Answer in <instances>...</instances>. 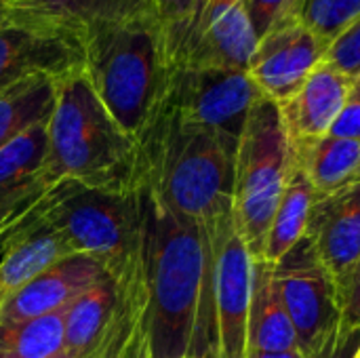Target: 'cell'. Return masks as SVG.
<instances>
[{"label":"cell","instance_id":"6da1fadb","mask_svg":"<svg viewBox=\"0 0 360 358\" xmlns=\"http://www.w3.org/2000/svg\"><path fill=\"white\" fill-rule=\"evenodd\" d=\"M137 190L150 358H192L209 268L207 228L169 209L148 188Z\"/></svg>","mask_w":360,"mask_h":358},{"label":"cell","instance_id":"7a4b0ae2","mask_svg":"<svg viewBox=\"0 0 360 358\" xmlns=\"http://www.w3.org/2000/svg\"><path fill=\"white\" fill-rule=\"evenodd\" d=\"M236 150L238 143L181 120L162 99L137 135V188L188 219L211 224L232 211Z\"/></svg>","mask_w":360,"mask_h":358},{"label":"cell","instance_id":"3957f363","mask_svg":"<svg viewBox=\"0 0 360 358\" xmlns=\"http://www.w3.org/2000/svg\"><path fill=\"white\" fill-rule=\"evenodd\" d=\"M80 40L84 78L114 120L137 139L173 74L156 11L89 25Z\"/></svg>","mask_w":360,"mask_h":358},{"label":"cell","instance_id":"277c9868","mask_svg":"<svg viewBox=\"0 0 360 358\" xmlns=\"http://www.w3.org/2000/svg\"><path fill=\"white\" fill-rule=\"evenodd\" d=\"M63 179L101 190H137V139L105 110L82 70L57 78L46 120L40 181L51 188Z\"/></svg>","mask_w":360,"mask_h":358},{"label":"cell","instance_id":"5b68a950","mask_svg":"<svg viewBox=\"0 0 360 358\" xmlns=\"http://www.w3.org/2000/svg\"><path fill=\"white\" fill-rule=\"evenodd\" d=\"M40 222L72 255L95 260L114 281L141 272L139 190H101L63 179L49 188Z\"/></svg>","mask_w":360,"mask_h":358},{"label":"cell","instance_id":"8992f818","mask_svg":"<svg viewBox=\"0 0 360 358\" xmlns=\"http://www.w3.org/2000/svg\"><path fill=\"white\" fill-rule=\"evenodd\" d=\"M293 154L278 106L262 97L245 122L234 167L232 217L251 260H262Z\"/></svg>","mask_w":360,"mask_h":358},{"label":"cell","instance_id":"52a82bcc","mask_svg":"<svg viewBox=\"0 0 360 358\" xmlns=\"http://www.w3.org/2000/svg\"><path fill=\"white\" fill-rule=\"evenodd\" d=\"M202 226L209 236V268L192 358H247L253 260L234 228L232 211Z\"/></svg>","mask_w":360,"mask_h":358},{"label":"cell","instance_id":"ba28073f","mask_svg":"<svg viewBox=\"0 0 360 358\" xmlns=\"http://www.w3.org/2000/svg\"><path fill=\"white\" fill-rule=\"evenodd\" d=\"M264 97L249 72L219 68H177L165 101L190 124L240 141L251 108Z\"/></svg>","mask_w":360,"mask_h":358},{"label":"cell","instance_id":"9c48e42d","mask_svg":"<svg viewBox=\"0 0 360 358\" xmlns=\"http://www.w3.org/2000/svg\"><path fill=\"white\" fill-rule=\"evenodd\" d=\"M274 285L295 329L297 348L310 358L342 323V300L308 236L274 264Z\"/></svg>","mask_w":360,"mask_h":358},{"label":"cell","instance_id":"30bf717a","mask_svg":"<svg viewBox=\"0 0 360 358\" xmlns=\"http://www.w3.org/2000/svg\"><path fill=\"white\" fill-rule=\"evenodd\" d=\"M78 70L82 40L76 30L0 6V93L34 76L63 78Z\"/></svg>","mask_w":360,"mask_h":358},{"label":"cell","instance_id":"8fae6325","mask_svg":"<svg viewBox=\"0 0 360 358\" xmlns=\"http://www.w3.org/2000/svg\"><path fill=\"white\" fill-rule=\"evenodd\" d=\"M329 44L319 38L300 17L272 27L255 46L249 76L276 106L293 97L312 70L327 59Z\"/></svg>","mask_w":360,"mask_h":358},{"label":"cell","instance_id":"7c38bea8","mask_svg":"<svg viewBox=\"0 0 360 358\" xmlns=\"http://www.w3.org/2000/svg\"><path fill=\"white\" fill-rule=\"evenodd\" d=\"M306 236L331 274L344 306L346 289L360 260V186L316 198Z\"/></svg>","mask_w":360,"mask_h":358},{"label":"cell","instance_id":"4fadbf2b","mask_svg":"<svg viewBox=\"0 0 360 358\" xmlns=\"http://www.w3.org/2000/svg\"><path fill=\"white\" fill-rule=\"evenodd\" d=\"M352 78L331 65L319 63L300 91L278 103L291 150H300L329 135L338 116L350 101Z\"/></svg>","mask_w":360,"mask_h":358},{"label":"cell","instance_id":"5bb4252c","mask_svg":"<svg viewBox=\"0 0 360 358\" xmlns=\"http://www.w3.org/2000/svg\"><path fill=\"white\" fill-rule=\"evenodd\" d=\"M257 38L243 0H209L179 68L249 70Z\"/></svg>","mask_w":360,"mask_h":358},{"label":"cell","instance_id":"9a60e30c","mask_svg":"<svg viewBox=\"0 0 360 358\" xmlns=\"http://www.w3.org/2000/svg\"><path fill=\"white\" fill-rule=\"evenodd\" d=\"M103 274L105 270L95 260L82 255L65 257L38 274L0 306V325H13L65 310Z\"/></svg>","mask_w":360,"mask_h":358},{"label":"cell","instance_id":"2e32d148","mask_svg":"<svg viewBox=\"0 0 360 358\" xmlns=\"http://www.w3.org/2000/svg\"><path fill=\"white\" fill-rule=\"evenodd\" d=\"M249 352L297 350V335L274 285V264L251 262V302H249ZM247 352V354H249Z\"/></svg>","mask_w":360,"mask_h":358},{"label":"cell","instance_id":"e0dca14e","mask_svg":"<svg viewBox=\"0 0 360 358\" xmlns=\"http://www.w3.org/2000/svg\"><path fill=\"white\" fill-rule=\"evenodd\" d=\"M72 257L61 236L40 219L19 232L0 253V306L57 262Z\"/></svg>","mask_w":360,"mask_h":358},{"label":"cell","instance_id":"ac0fdd59","mask_svg":"<svg viewBox=\"0 0 360 358\" xmlns=\"http://www.w3.org/2000/svg\"><path fill=\"white\" fill-rule=\"evenodd\" d=\"M295 165L308 177L314 196L325 198L360 186V141L327 135L310 146L291 150Z\"/></svg>","mask_w":360,"mask_h":358},{"label":"cell","instance_id":"d6986e66","mask_svg":"<svg viewBox=\"0 0 360 358\" xmlns=\"http://www.w3.org/2000/svg\"><path fill=\"white\" fill-rule=\"evenodd\" d=\"M4 8L27 17L55 21L80 34L84 27L95 23L154 11V0H15Z\"/></svg>","mask_w":360,"mask_h":358},{"label":"cell","instance_id":"ffe728a7","mask_svg":"<svg viewBox=\"0 0 360 358\" xmlns=\"http://www.w3.org/2000/svg\"><path fill=\"white\" fill-rule=\"evenodd\" d=\"M314 200H316V196H314V190H312L308 177L293 160L283 198L278 203V209L274 213V219H272V226L268 232V241H266L262 260L276 264L289 249H293L306 236Z\"/></svg>","mask_w":360,"mask_h":358},{"label":"cell","instance_id":"44dd1931","mask_svg":"<svg viewBox=\"0 0 360 358\" xmlns=\"http://www.w3.org/2000/svg\"><path fill=\"white\" fill-rule=\"evenodd\" d=\"M57 95V78L34 76L0 93V148L49 120Z\"/></svg>","mask_w":360,"mask_h":358},{"label":"cell","instance_id":"7402d4cb","mask_svg":"<svg viewBox=\"0 0 360 358\" xmlns=\"http://www.w3.org/2000/svg\"><path fill=\"white\" fill-rule=\"evenodd\" d=\"M65 310L0 325V358H68Z\"/></svg>","mask_w":360,"mask_h":358},{"label":"cell","instance_id":"603a6c76","mask_svg":"<svg viewBox=\"0 0 360 358\" xmlns=\"http://www.w3.org/2000/svg\"><path fill=\"white\" fill-rule=\"evenodd\" d=\"M46 158V120L34 124L0 148V194L23 190L40 181ZM44 186V184H42Z\"/></svg>","mask_w":360,"mask_h":358},{"label":"cell","instance_id":"cb8c5ba5","mask_svg":"<svg viewBox=\"0 0 360 358\" xmlns=\"http://www.w3.org/2000/svg\"><path fill=\"white\" fill-rule=\"evenodd\" d=\"M207 2L209 0H154L171 70H177L184 63Z\"/></svg>","mask_w":360,"mask_h":358},{"label":"cell","instance_id":"d4e9b609","mask_svg":"<svg viewBox=\"0 0 360 358\" xmlns=\"http://www.w3.org/2000/svg\"><path fill=\"white\" fill-rule=\"evenodd\" d=\"M49 188L42 184L0 194V253L19 232L40 219Z\"/></svg>","mask_w":360,"mask_h":358},{"label":"cell","instance_id":"484cf974","mask_svg":"<svg viewBox=\"0 0 360 358\" xmlns=\"http://www.w3.org/2000/svg\"><path fill=\"white\" fill-rule=\"evenodd\" d=\"M300 19L331 46L360 19V0H304Z\"/></svg>","mask_w":360,"mask_h":358},{"label":"cell","instance_id":"4316f807","mask_svg":"<svg viewBox=\"0 0 360 358\" xmlns=\"http://www.w3.org/2000/svg\"><path fill=\"white\" fill-rule=\"evenodd\" d=\"M257 42L278 23L300 17L304 0H243Z\"/></svg>","mask_w":360,"mask_h":358},{"label":"cell","instance_id":"83f0119b","mask_svg":"<svg viewBox=\"0 0 360 358\" xmlns=\"http://www.w3.org/2000/svg\"><path fill=\"white\" fill-rule=\"evenodd\" d=\"M327 61L344 72L348 78H356L360 74V19H356L331 46L327 53Z\"/></svg>","mask_w":360,"mask_h":358},{"label":"cell","instance_id":"f1b7e54d","mask_svg":"<svg viewBox=\"0 0 360 358\" xmlns=\"http://www.w3.org/2000/svg\"><path fill=\"white\" fill-rule=\"evenodd\" d=\"M359 352L360 327H348L342 321L310 358H356Z\"/></svg>","mask_w":360,"mask_h":358},{"label":"cell","instance_id":"f546056e","mask_svg":"<svg viewBox=\"0 0 360 358\" xmlns=\"http://www.w3.org/2000/svg\"><path fill=\"white\" fill-rule=\"evenodd\" d=\"M329 135L359 139L360 141V101H348L346 103V108L338 116L335 124L331 127Z\"/></svg>","mask_w":360,"mask_h":358},{"label":"cell","instance_id":"4dcf8cb0","mask_svg":"<svg viewBox=\"0 0 360 358\" xmlns=\"http://www.w3.org/2000/svg\"><path fill=\"white\" fill-rule=\"evenodd\" d=\"M342 321L348 327H360V260L352 272L350 285L344 295V306H342Z\"/></svg>","mask_w":360,"mask_h":358},{"label":"cell","instance_id":"1f68e13d","mask_svg":"<svg viewBox=\"0 0 360 358\" xmlns=\"http://www.w3.org/2000/svg\"><path fill=\"white\" fill-rule=\"evenodd\" d=\"M122 358H150V346H148V329L143 327L139 331V335L133 340V344L129 346V350L124 352Z\"/></svg>","mask_w":360,"mask_h":358},{"label":"cell","instance_id":"d6a6232c","mask_svg":"<svg viewBox=\"0 0 360 358\" xmlns=\"http://www.w3.org/2000/svg\"><path fill=\"white\" fill-rule=\"evenodd\" d=\"M247 358H308L300 348L297 350H285V352H249Z\"/></svg>","mask_w":360,"mask_h":358},{"label":"cell","instance_id":"836d02e7","mask_svg":"<svg viewBox=\"0 0 360 358\" xmlns=\"http://www.w3.org/2000/svg\"><path fill=\"white\" fill-rule=\"evenodd\" d=\"M15 0H0V6H11Z\"/></svg>","mask_w":360,"mask_h":358},{"label":"cell","instance_id":"e575fe53","mask_svg":"<svg viewBox=\"0 0 360 358\" xmlns=\"http://www.w3.org/2000/svg\"><path fill=\"white\" fill-rule=\"evenodd\" d=\"M356 358H360V352H359V357H356Z\"/></svg>","mask_w":360,"mask_h":358}]
</instances>
